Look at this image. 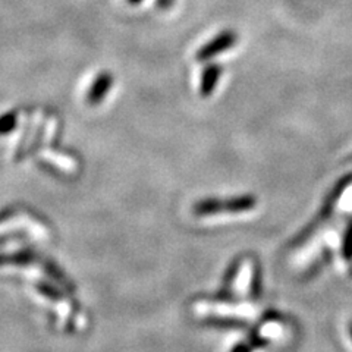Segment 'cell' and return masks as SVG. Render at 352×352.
I'll return each instance as SVG.
<instances>
[{
    "label": "cell",
    "instance_id": "1",
    "mask_svg": "<svg viewBox=\"0 0 352 352\" xmlns=\"http://www.w3.org/2000/svg\"><path fill=\"white\" fill-rule=\"evenodd\" d=\"M235 41H236V37H235L234 32H230V31L220 32L217 37H214L213 40L206 43L204 46L197 52L195 58H197L198 62L213 59L214 56H217L219 53L228 50Z\"/></svg>",
    "mask_w": 352,
    "mask_h": 352
},
{
    "label": "cell",
    "instance_id": "2",
    "mask_svg": "<svg viewBox=\"0 0 352 352\" xmlns=\"http://www.w3.org/2000/svg\"><path fill=\"white\" fill-rule=\"evenodd\" d=\"M112 84H113L112 74L102 72L94 80L93 85L90 87V90H88V97H87L88 98V103L97 104L98 102H102L103 98L106 97V94L109 93Z\"/></svg>",
    "mask_w": 352,
    "mask_h": 352
},
{
    "label": "cell",
    "instance_id": "3",
    "mask_svg": "<svg viewBox=\"0 0 352 352\" xmlns=\"http://www.w3.org/2000/svg\"><path fill=\"white\" fill-rule=\"evenodd\" d=\"M252 203L251 198H241V200H235V201H230L226 204H220V203H203V204H198L195 207L197 213H217L220 208H225V207H230L232 210H245V208L251 207Z\"/></svg>",
    "mask_w": 352,
    "mask_h": 352
},
{
    "label": "cell",
    "instance_id": "4",
    "mask_svg": "<svg viewBox=\"0 0 352 352\" xmlns=\"http://www.w3.org/2000/svg\"><path fill=\"white\" fill-rule=\"evenodd\" d=\"M219 76H220V68L217 65H208L204 69L201 75V87H200V91L204 97L210 96V93L214 90Z\"/></svg>",
    "mask_w": 352,
    "mask_h": 352
},
{
    "label": "cell",
    "instance_id": "5",
    "mask_svg": "<svg viewBox=\"0 0 352 352\" xmlns=\"http://www.w3.org/2000/svg\"><path fill=\"white\" fill-rule=\"evenodd\" d=\"M16 124V113L9 112L0 118V134H6Z\"/></svg>",
    "mask_w": 352,
    "mask_h": 352
},
{
    "label": "cell",
    "instance_id": "6",
    "mask_svg": "<svg viewBox=\"0 0 352 352\" xmlns=\"http://www.w3.org/2000/svg\"><path fill=\"white\" fill-rule=\"evenodd\" d=\"M172 2H173V0H159L160 6H163V8H168V6H170V5H172Z\"/></svg>",
    "mask_w": 352,
    "mask_h": 352
},
{
    "label": "cell",
    "instance_id": "7",
    "mask_svg": "<svg viewBox=\"0 0 352 352\" xmlns=\"http://www.w3.org/2000/svg\"><path fill=\"white\" fill-rule=\"evenodd\" d=\"M141 2H142V0H128V3H131V5H138Z\"/></svg>",
    "mask_w": 352,
    "mask_h": 352
}]
</instances>
